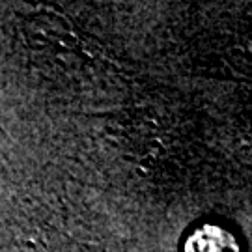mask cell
I'll use <instances>...</instances> for the list:
<instances>
[{
  "label": "cell",
  "mask_w": 252,
  "mask_h": 252,
  "mask_svg": "<svg viewBox=\"0 0 252 252\" xmlns=\"http://www.w3.org/2000/svg\"><path fill=\"white\" fill-rule=\"evenodd\" d=\"M185 252H239L235 237L215 224L202 226L189 235Z\"/></svg>",
  "instance_id": "6da1fadb"
}]
</instances>
